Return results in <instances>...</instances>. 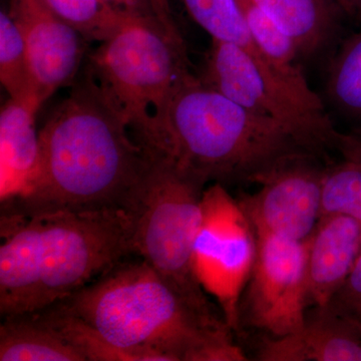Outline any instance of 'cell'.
Here are the masks:
<instances>
[{
  "mask_svg": "<svg viewBox=\"0 0 361 361\" xmlns=\"http://www.w3.org/2000/svg\"><path fill=\"white\" fill-rule=\"evenodd\" d=\"M325 149L285 123L234 103L200 78L171 103L158 155L204 185L260 184L284 164Z\"/></svg>",
  "mask_w": 361,
  "mask_h": 361,
  "instance_id": "cell-4",
  "label": "cell"
},
{
  "mask_svg": "<svg viewBox=\"0 0 361 361\" xmlns=\"http://www.w3.org/2000/svg\"><path fill=\"white\" fill-rule=\"evenodd\" d=\"M342 13L349 18H357L361 21V2L360 0H332Z\"/></svg>",
  "mask_w": 361,
  "mask_h": 361,
  "instance_id": "cell-26",
  "label": "cell"
},
{
  "mask_svg": "<svg viewBox=\"0 0 361 361\" xmlns=\"http://www.w3.org/2000/svg\"><path fill=\"white\" fill-rule=\"evenodd\" d=\"M361 253V224L353 218H322L307 241L308 300L326 307L345 282Z\"/></svg>",
  "mask_w": 361,
  "mask_h": 361,
  "instance_id": "cell-13",
  "label": "cell"
},
{
  "mask_svg": "<svg viewBox=\"0 0 361 361\" xmlns=\"http://www.w3.org/2000/svg\"><path fill=\"white\" fill-rule=\"evenodd\" d=\"M11 16L25 42L33 90L40 104L73 84L84 56V37L44 0H11Z\"/></svg>",
  "mask_w": 361,
  "mask_h": 361,
  "instance_id": "cell-11",
  "label": "cell"
},
{
  "mask_svg": "<svg viewBox=\"0 0 361 361\" xmlns=\"http://www.w3.org/2000/svg\"><path fill=\"white\" fill-rule=\"evenodd\" d=\"M334 149L341 154L342 159L353 161L361 167V129L349 132L337 130Z\"/></svg>",
  "mask_w": 361,
  "mask_h": 361,
  "instance_id": "cell-24",
  "label": "cell"
},
{
  "mask_svg": "<svg viewBox=\"0 0 361 361\" xmlns=\"http://www.w3.org/2000/svg\"><path fill=\"white\" fill-rule=\"evenodd\" d=\"M35 97L13 99L0 114V204L23 198L32 189L39 161Z\"/></svg>",
  "mask_w": 361,
  "mask_h": 361,
  "instance_id": "cell-14",
  "label": "cell"
},
{
  "mask_svg": "<svg viewBox=\"0 0 361 361\" xmlns=\"http://www.w3.org/2000/svg\"><path fill=\"white\" fill-rule=\"evenodd\" d=\"M329 306L338 312L361 318V253Z\"/></svg>",
  "mask_w": 361,
  "mask_h": 361,
  "instance_id": "cell-23",
  "label": "cell"
},
{
  "mask_svg": "<svg viewBox=\"0 0 361 361\" xmlns=\"http://www.w3.org/2000/svg\"><path fill=\"white\" fill-rule=\"evenodd\" d=\"M360 2H361V0H360Z\"/></svg>",
  "mask_w": 361,
  "mask_h": 361,
  "instance_id": "cell-27",
  "label": "cell"
},
{
  "mask_svg": "<svg viewBox=\"0 0 361 361\" xmlns=\"http://www.w3.org/2000/svg\"><path fill=\"white\" fill-rule=\"evenodd\" d=\"M206 185L164 157L154 155L130 213L134 219L133 253L201 314L223 319L199 283L193 267Z\"/></svg>",
  "mask_w": 361,
  "mask_h": 361,
  "instance_id": "cell-6",
  "label": "cell"
},
{
  "mask_svg": "<svg viewBox=\"0 0 361 361\" xmlns=\"http://www.w3.org/2000/svg\"><path fill=\"white\" fill-rule=\"evenodd\" d=\"M319 157L284 164L259 184L257 192L240 199L255 232L306 242L322 219L325 170Z\"/></svg>",
  "mask_w": 361,
  "mask_h": 361,
  "instance_id": "cell-10",
  "label": "cell"
},
{
  "mask_svg": "<svg viewBox=\"0 0 361 361\" xmlns=\"http://www.w3.org/2000/svg\"><path fill=\"white\" fill-rule=\"evenodd\" d=\"M200 78L246 110L285 123L325 151L334 149L337 130L327 111L294 97L239 45L212 39Z\"/></svg>",
  "mask_w": 361,
  "mask_h": 361,
  "instance_id": "cell-8",
  "label": "cell"
},
{
  "mask_svg": "<svg viewBox=\"0 0 361 361\" xmlns=\"http://www.w3.org/2000/svg\"><path fill=\"white\" fill-rule=\"evenodd\" d=\"M118 13L130 18L158 20L151 0H104Z\"/></svg>",
  "mask_w": 361,
  "mask_h": 361,
  "instance_id": "cell-25",
  "label": "cell"
},
{
  "mask_svg": "<svg viewBox=\"0 0 361 361\" xmlns=\"http://www.w3.org/2000/svg\"><path fill=\"white\" fill-rule=\"evenodd\" d=\"M295 44L301 56L322 51L338 30L341 9L332 0H256Z\"/></svg>",
  "mask_w": 361,
  "mask_h": 361,
  "instance_id": "cell-15",
  "label": "cell"
},
{
  "mask_svg": "<svg viewBox=\"0 0 361 361\" xmlns=\"http://www.w3.org/2000/svg\"><path fill=\"white\" fill-rule=\"evenodd\" d=\"M123 209L0 215V315L49 307L133 253Z\"/></svg>",
  "mask_w": 361,
  "mask_h": 361,
  "instance_id": "cell-2",
  "label": "cell"
},
{
  "mask_svg": "<svg viewBox=\"0 0 361 361\" xmlns=\"http://www.w3.org/2000/svg\"><path fill=\"white\" fill-rule=\"evenodd\" d=\"M257 235V255L248 281L247 319L272 337L286 336L305 322L308 300L307 241L266 232Z\"/></svg>",
  "mask_w": 361,
  "mask_h": 361,
  "instance_id": "cell-9",
  "label": "cell"
},
{
  "mask_svg": "<svg viewBox=\"0 0 361 361\" xmlns=\"http://www.w3.org/2000/svg\"><path fill=\"white\" fill-rule=\"evenodd\" d=\"M252 39L278 70L296 80H306L293 40L277 25L256 0H237Z\"/></svg>",
  "mask_w": 361,
  "mask_h": 361,
  "instance_id": "cell-19",
  "label": "cell"
},
{
  "mask_svg": "<svg viewBox=\"0 0 361 361\" xmlns=\"http://www.w3.org/2000/svg\"><path fill=\"white\" fill-rule=\"evenodd\" d=\"M39 132V168L32 189L20 200L1 204V213H130L154 155L135 139L89 75Z\"/></svg>",
  "mask_w": 361,
  "mask_h": 361,
  "instance_id": "cell-1",
  "label": "cell"
},
{
  "mask_svg": "<svg viewBox=\"0 0 361 361\" xmlns=\"http://www.w3.org/2000/svg\"><path fill=\"white\" fill-rule=\"evenodd\" d=\"M59 18L85 40L103 42L130 16H123L104 0H44Z\"/></svg>",
  "mask_w": 361,
  "mask_h": 361,
  "instance_id": "cell-20",
  "label": "cell"
},
{
  "mask_svg": "<svg viewBox=\"0 0 361 361\" xmlns=\"http://www.w3.org/2000/svg\"><path fill=\"white\" fill-rule=\"evenodd\" d=\"M52 305L135 361L247 360L225 320L194 310L139 256L123 258Z\"/></svg>",
  "mask_w": 361,
  "mask_h": 361,
  "instance_id": "cell-3",
  "label": "cell"
},
{
  "mask_svg": "<svg viewBox=\"0 0 361 361\" xmlns=\"http://www.w3.org/2000/svg\"><path fill=\"white\" fill-rule=\"evenodd\" d=\"M257 357L262 361H361V318L330 306L313 307L295 331L263 339Z\"/></svg>",
  "mask_w": 361,
  "mask_h": 361,
  "instance_id": "cell-12",
  "label": "cell"
},
{
  "mask_svg": "<svg viewBox=\"0 0 361 361\" xmlns=\"http://www.w3.org/2000/svg\"><path fill=\"white\" fill-rule=\"evenodd\" d=\"M196 23L212 39L230 42L245 49L259 65L287 90H296L302 80L285 75L266 58L252 39L237 0H180Z\"/></svg>",
  "mask_w": 361,
  "mask_h": 361,
  "instance_id": "cell-17",
  "label": "cell"
},
{
  "mask_svg": "<svg viewBox=\"0 0 361 361\" xmlns=\"http://www.w3.org/2000/svg\"><path fill=\"white\" fill-rule=\"evenodd\" d=\"M324 97L339 118L361 129V28L344 39L330 59Z\"/></svg>",
  "mask_w": 361,
  "mask_h": 361,
  "instance_id": "cell-18",
  "label": "cell"
},
{
  "mask_svg": "<svg viewBox=\"0 0 361 361\" xmlns=\"http://www.w3.org/2000/svg\"><path fill=\"white\" fill-rule=\"evenodd\" d=\"M257 255V235L241 204L214 183L201 201L193 267L199 283L217 301L232 330L240 326V305Z\"/></svg>",
  "mask_w": 361,
  "mask_h": 361,
  "instance_id": "cell-7",
  "label": "cell"
},
{
  "mask_svg": "<svg viewBox=\"0 0 361 361\" xmlns=\"http://www.w3.org/2000/svg\"><path fill=\"white\" fill-rule=\"evenodd\" d=\"M0 361H85L35 312L2 318Z\"/></svg>",
  "mask_w": 361,
  "mask_h": 361,
  "instance_id": "cell-16",
  "label": "cell"
},
{
  "mask_svg": "<svg viewBox=\"0 0 361 361\" xmlns=\"http://www.w3.org/2000/svg\"><path fill=\"white\" fill-rule=\"evenodd\" d=\"M0 80L11 99L35 97L39 101L33 90L23 35L11 14L4 11L0 13Z\"/></svg>",
  "mask_w": 361,
  "mask_h": 361,
  "instance_id": "cell-21",
  "label": "cell"
},
{
  "mask_svg": "<svg viewBox=\"0 0 361 361\" xmlns=\"http://www.w3.org/2000/svg\"><path fill=\"white\" fill-rule=\"evenodd\" d=\"M89 75L135 139L158 155L171 103L193 75L179 30L128 18L90 56Z\"/></svg>",
  "mask_w": 361,
  "mask_h": 361,
  "instance_id": "cell-5",
  "label": "cell"
},
{
  "mask_svg": "<svg viewBox=\"0 0 361 361\" xmlns=\"http://www.w3.org/2000/svg\"><path fill=\"white\" fill-rule=\"evenodd\" d=\"M341 215L361 224V167L345 159L325 170L322 218Z\"/></svg>",
  "mask_w": 361,
  "mask_h": 361,
  "instance_id": "cell-22",
  "label": "cell"
}]
</instances>
